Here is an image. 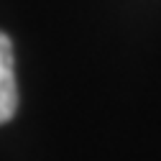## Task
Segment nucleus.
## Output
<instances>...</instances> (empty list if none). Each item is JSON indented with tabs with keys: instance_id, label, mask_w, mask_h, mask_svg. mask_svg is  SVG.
I'll return each mask as SVG.
<instances>
[{
	"instance_id": "1",
	"label": "nucleus",
	"mask_w": 161,
	"mask_h": 161,
	"mask_svg": "<svg viewBox=\"0 0 161 161\" xmlns=\"http://www.w3.org/2000/svg\"><path fill=\"white\" fill-rule=\"evenodd\" d=\"M18 110V87H15V62L13 44L0 31V125L8 123Z\"/></svg>"
}]
</instances>
